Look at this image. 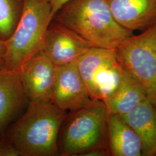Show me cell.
<instances>
[{
    "label": "cell",
    "mask_w": 156,
    "mask_h": 156,
    "mask_svg": "<svg viewBox=\"0 0 156 156\" xmlns=\"http://www.w3.org/2000/svg\"><path fill=\"white\" fill-rule=\"evenodd\" d=\"M138 134L142 155H156V107L147 98L133 110L120 116Z\"/></svg>",
    "instance_id": "12"
},
{
    "label": "cell",
    "mask_w": 156,
    "mask_h": 156,
    "mask_svg": "<svg viewBox=\"0 0 156 156\" xmlns=\"http://www.w3.org/2000/svg\"><path fill=\"white\" fill-rule=\"evenodd\" d=\"M115 51L121 66L156 107V22L142 33L126 39Z\"/></svg>",
    "instance_id": "5"
},
{
    "label": "cell",
    "mask_w": 156,
    "mask_h": 156,
    "mask_svg": "<svg viewBox=\"0 0 156 156\" xmlns=\"http://www.w3.org/2000/svg\"><path fill=\"white\" fill-rule=\"evenodd\" d=\"M56 66L41 50L19 70L29 103L51 102Z\"/></svg>",
    "instance_id": "8"
},
{
    "label": "cell",
    "mask_w": 156,
    "mask_h": 156,
    "mask_svg": "<svg viewBox=\"0 0 156 156\" xmlns=\"http://www.w3.org/2000/svg\"><path fill=\"white\" fill-rule=\"evenodd\" d=\"M108 117L104 102L100 100L68 112L58 134L59 156H80L88 151L105 149Z\"/></svg>",
    "instance_id": "3"
},
{
    "label": "cell",
    "mask_w": 156,
    "mask_h": 156,
    "mask_svg": "<svg viewBox=\"0 0 156 156\" xmlns=\"http://www.w3.org/2000/svg\"><path fill=\"white\" fill-rule=\"evenodd\" d=\"M52 20L48 0H23L20 20L6 41V70L19 71L26 62L41 50L46 30Z\"/></svg>",
    "instance_id": "4"
},
{
    "label": "cell",
    "mask_w": 156,
    "mask_h": 156,
    "mask_svg": "<svg viewBox=\"0 0 156 156\" xmlns=\"http://www.w3.org/2000/svg\"><path fill=\"white\" fill-rule=\"evenodd\" d=\"M147 98L142 86L123 68L122 79L117 89L103 102L109 115L122 116L133 110Z\"/></svg>",
    "instance_id": "14"
},
{
    "label": "cell",
    "mask_w": 156,
    "mask_h": 156,
    "mask_svg": "<svg viewBox=\"0 0 156 156\" xmlns=\"http://www.w3.org/2000/svg\"><path fill=\"white\" fill-rule=\"evenodd\" d=\"M0 156H20L15 147L6 140L0 142Z\"/></svg>",
    "instance_id": "16"
},
{
    "label": "cell",
    "mask_w": 156,
    "mask_h": 156,
    "mask_svg": "<svg viewBox=\"0 0 156 156\" xmlns=\"http://www.w3.org/2000/svg\"><path fill=\"white\" fill-rule=\"evenodd\" d=\"M53 19L91 47L116 50L133 35L115 20L108 0H71Z\"/></svg>",
    "instance_id": "1"
},
{
    "label": "cell",
    "mask_w": 156,
    "mask_h": 156,
    "mask_svg": "<svg viewBox=\"0 0 156 156\" xmlns=\"http://www.w3.org/2000/svg\"><path fill=\"white\" fill-rule=\"evenodd\" d=\"M76 62L56 66L51 102L62 111L79 110L91 102Z\"/></svg>",
    "instance_id": "7"
},
{
    "label": "cell",
    "mask_w": 156,
    "mask_h": 156,
    "mask_svg": "<svg viewBox=\"0 0 156 156\" xmlns=\"http://www.w3.org/2000/svg\"><path fill=\"white\" fill-rule=\"evenodd\" d=\"M115 20L133 32L145 30L156 22V0H108Z\"/></svg>",
    "instance_id": "11"
},
{
    "label": "cell",
    "mask_w": 156,
    "mask_h": 156,
    "mask_svg": "<svg viewBox=\"0 0 156 156\" xmlns=\"http://www.w3.org/2000/svg\"><path fill=\"white\" fill-rule=\"evenodd\" d=\"M20 72H0V133H3L28 105Z\"/></svg>",
    "instance_id": "10"
},
{
    "label": "cell",
    "mask_w": 156,
    "mask_h": 156,
    "mask_svg": "<svg viewBox=\"0 0 156 156\" xmlns=\"http://www.w3.org/2000/svg\"><path fill=\"white\" fill-rule=\"evenodd\" d=\"M23 0H0V40L6 41L16 27L22 15Z\"/></svg>",
    "instance_id": "15"
},
{
    "label": "cell",
    "mask_w": 156,
    "mask_h": 156,
    "mask_svg": "<svg viewBox=\"0 0 156 156\" xmlns=\"http://www.w3.org/2000/svg\"><path fill=\"white\" fill-rule=\"evenodd\" d=\"M76 64L92 100L104 101L120 83L123 68L115 50L91 47Z\"/></svg>",
    "instance_id": "6"
},
{
    "label": "cell",
    "mask_w": 156,
    "mask_h": 156,
    "mask_svg": "<svg viewBox=\"0 0 156 156\" xmlns=\"http://www.w3.org/2000/svg\"><path fill=\"white\" fill-rule=\"evenodd\" d=\"M51 6V13L53 19L56 13L60 11L63 6L65 5L71 0H48Z\"/></svg>",
    "instance_id": "17"
},
{
    "label": "cell",
    "mask_w": 156,
    "mask_h": 156,
    "mask_svg": "<svg viewBox=\"0 0 156 156\" xmlns=\"http://www.w3.org/2000/svg\"><path fill=\"white\" fill-rule=\"evenodd\" d=\"M108 142L113 156L142 155V145L139 136L119 115H109Z\"/></svg>",
    "instance_id": "13"
},
{
    "label": "cell",
    "mask_w": 156,
    "mask_h": 156,
    "mask_svg": "<svg viewBox=\"0 0 156 156\" xmlns=\"http://www.w3.org/2000/svg\"><path fill=\"white\" fill-rule=\"evenodd\" d=\"M6 41L0 40V72L5 70Z\"/></svg>",
    "instance_id": "18"
},
{
    "label": "cell",
    "mask_w": 156,
    "mask_h": 156,
    "mask_svg": "<svg viewBox=\"0 0 156 156\" xmlns=\"http://www.w3.org/2000/svg\"><path fill=\"white\" fill-rule=\"evenodd\" d=\"M67 113L51 102L29 103L9 128L6 140L20 156H59L58 134Z\"/></svg>",
    "instance_id": "2"
},
{
    "label": "cell",
    "mask_w": 156,
    "mask_h": 156,
    "mask_svg": "<svg viewBox=\"0 0 156 156\" xmlns=\"http://www.w3.org/2000/svg\"><path fill=\"white\" fill-rule=\"evenodd\" d=\"M88 42L62 24L50 23L46 30L41 51L56 66L76 62L91 48Z\"/></svg>",
    "instance_id": "9"
}]
</instances>
